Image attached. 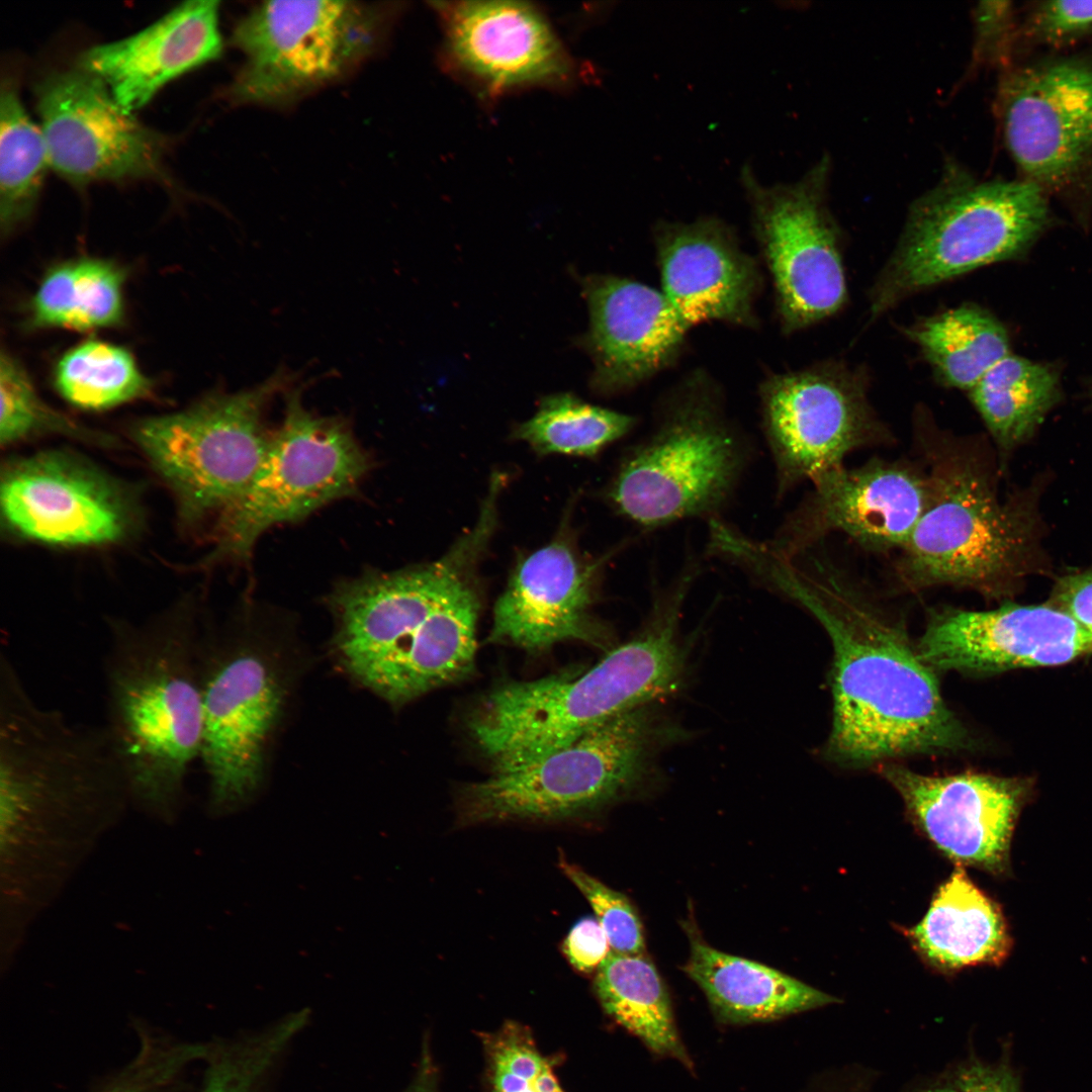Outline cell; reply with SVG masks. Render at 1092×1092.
Returning <instances> with one entry per match:
<instances>
[{
  "label": "cell",
  "mask_w": 1092,
  "mask_h": 1092,
  "mask_svg": "<svg viewBox=\"0 0 1092 1092\" xmlns=\"http://www.w3.org/2000/svg\"><path fill=\"white\" fill-rule=\"evenodd\" d=\"M915 435L927 475V499L894 565L897 585H949L987 597L1009 594L1025 574L1032 545L1026 508L1002 502L972 444L915 411Z\"/></svg>",
  "instance_id": "cell-5"
},
{
  "label": "cell",
  "mask_w": 1092,
  "mask_h": 1092,
  "mask_svg": "<svg viewBox=\"0 0 1092 1092\" xmlns=\"http://www.w3.org/2000/svg\"><path fill=\"white\" fill-rule=\"evenodd\" d=\"M759 398L779 499L852 451L892 438L869 400L864 372L841 361L771 374Z\"/></svg>",
  "instance_id": "cell-14"
},
{
  "label": "cell",
  "mask_w": 1092,
  "mask_h": 1092,
  "mask_svg": "<svg viewBox=\"0 0 1092 1092\" xmlns=\"http://www.w3.org/2000/svg\"><path fill=\"white\" fill-rule=\"evenodd\" d=\"M386 16L355 1H269L236 25L245 57L225 91L236 104H280L335 81L376 48Z\"/></svg>",
  "instance_id": "cell-13"
},
{
  "label": "cell",
  "mask_w": 1092,
  "mask_h": 1092,
  "mask_svg": "<svg viewBox=\"0 0 1092 1092\" xmlns=\"http://www.w3.org/2000/svg\"><path fill=\"white\" fill-rule=\"evenodd\" d=\"M997 113L1021 178L1082 223L1092 214V44L1003 70Z\"/></svg>",
  "instance_id": "cell-9"
},
{
  "label": "cell",
  "mask_w": 1092,
  "mask_h": 1092,
  "mask_svg": "<svg viewBox=\"0 0 1092 1092\" xmlns=\"http://www.w3.org/2000/svg\"><path fill=\"white\" fill-rule=\"evenodd\" d=\"M595 990L604 1010L653 1053L692 1070L678 1035L667 990L645 954L611 952L597 970Z\"/></svg>",
  "instance_id": "cell-30"
},
{
  "label": "cell",
  "mask_w": 1092,
  "mask_h": 1092,
  "mask_svg": "<svg viewBox=\"0 0 1092 1092\" xmlns=\"http://www.w3.org/2000/svg\"><path fill=\"white\" fill-rule=\"evenodd\" d=\"M1001 454L1029 439L1060 399L1058 373L1008 354L968 392Z\"/></svg>",
  "instance_id": "cell-31"
},
{
  "label": "cell",
  "mask_w": 1092,
  "mask_h": 1092,
  "mask_svg": "<svg viewBox=\"0 0 1092 1092\" xmlns=\"http://www.w3.org/2000/svg\"><path fill=\"white\" fill-rule=\"evenodd\" d=\"M581 285L589 311L581 342L594 363L596 392L634 388L679 354L689 331L660 289L603 274L585 276Z\"/></svg>",
  "instance_id": "cell-23"
},
{
  "label": "cell",
  "mask_w": 1092,
  "mask_h": 1092,
  "mask_svg": "<svg viewBox=\"0 0 1092 1092\" xmlns=\"http://www.w3.org/2000/svg\"><path fill=\"white\" fill-rule=\"evenodd\" d=\"M489 526L479 520L436 562L369 569L333 587L327 601L337 621L336 647L351 674L374 692H386L431 658L439 641L432 613L467 574Z\"/></svg>",
  "instance_id": "cell-11"
},
{
  "label": "cell",
  "mask_w": 1092,
  "mask_h": 1092,
  "mask_svg": "<svg viewBox=\"0 0 1092 1092\" xmlns=\"http://www.w3.org/2000/svg\"><path fill=\"white\" fill-rule=\"evenodd\" d=\"M688 594L679 583L656 589L639 633L580 674L513 681L488 693L467 726L493 770L544 756L622 714L677 692L689 658L679 638Z\"/></svg>",
  "instance_id": "cell-3"
},
{
  "label": "cell",
  "mask_w": 1092,
  "mask_h": 1092,
  "mask_svg": "<svg viewBox=\"0 0 1092 1092\" xmlns=\"http://www.w3.org/2000/svg\"><path fill=\"white\" fill-rule=\"evenodd\" d=\"M219 2L188 1L127 37L97 44L78 58L127 113L144 107L169 82L219 57Z\"/></svg>",
  "instance_id": "cell-25"
},
{
  "label": "cell",
  "mask_w": 1092,
  "mask_h": 1092,
  "mask_svg": "<svg viewBox=\"0 0 1092 1092\" xmlns=\"http://www.w3.org/2000/svg\"><path fill=\"white\" fill-rule=\"evenodd\" d=\"M825 170L818 166L796 183L774 186L760 183L749 166L741 171L753 233L787 334L836 314L848 297L841 237L824 201Z\"/></svg>",
  "instance_id": "cell-15"
},
{
  "label": "cell",
  "mask_w": 1092,
  "mask_h": 1092,
  "mask_svg": "<svg viewBox=\"0 0 1092 1092\" xmlns=\"http://www.w3.org/2000/svg\"><path fill=\"white\" fill-rule=\"evenodd\" d=\"M305 1025L293 1012L260 1031L209 1043L198 1092H268L283 1054Z\"/></svg>",
  "instance_id": "cell-36"
},
{
  "label": "cell",
  "mask_w": 1092,
  "mask_h": 1092,
  "mask_svg": "<svg viewBox=\"0 0 1092 1092\" xmlns=\"http://www.w3.org/2000/svg\"><path fill=\"white\" fill-rule=\"evenodd\" d=\"M960 1092H1021L1010 1067L973 1062L960 1068L952 1083Z\"/></svg>",
  "instance_id": "cell-44"
},
{
  "label": "cell",
  "mask_w": 1092,
  "mask_h": 1092,
  "mask_svg": "<svg viewBox=\"0 0 1092 1092\" xmlns=\"http://www.w3.org/2000/svg\"><path fill=\"white\" fill-rule=\"evenodd\" d=\"M753 575L808 610L830 638L829 758L862 766L973 746L905 629L841 568L823 557L805 567L764 552Z\"/></svg>",
  "instance_id": "cell-1"
},
{
  "label": "cell",
  "mask_w": 1092,
  "mask_h": 1092,
  "mask_svg": "<svg viewBox=\"0 0 1092 1092\" xmlns=\"http://www.w3.org/2000/svg\"><path fill=\"white\" fill-rule=\"evenodd\" d=\"M903 332L940 384L967 392L1010 354L1002 323L971 302L923 317Z\"/></svg>",
  "instance_id": "cell-29"
},
{
  "label": "cell",
  "mask_w": 1092,
  "mask_h": 1092,
  "mask_svg": "<svg viewBox=\"0 0 1092 1092\" xmlns=\"http://www.w3.org/2000/svg\"><path fill=\"white\" fill-rule=\"evenodd\" d=\"M922 1092H960L953 1084L930 1087Z\"/></svg>",
  "instance_id": "cell-46"
},
{
  "label": "cell",
  "mask_w": 1092,
  "mask_h": 1092,
  "mask_svg": "<svg viewBox=\"0 0 1092 1092\" xmlns=\"http://www.w3.org/2000/svg\"><path fill=\"white\" fill-rule=\"evenodd\" d=\"M688 930L690 956L682 970L722 1023L772 1021L837 1001L777 969L718 950Z\"/></svg>",
  "instance_id": "cell-27"
},
{
  "label": "cell",
  "mask_w": 1092,
  "mask_h": 1092,
  "mask_svg": "<svg viewBox=\"0 0 1092 1092\" xmlns=\"http://www.w3.org/2000/svg\"><path fill=\"white\" fill-rule=\"evenodd\" d=\"M599 565L556 540L524 559L496 601L489 640L542 651L566 640L599 643L589 608Z\"/></svg>",
  "instance_id": "cell-24"
},
{
  "label": "cell",
  "mask_w": 1092,
  "mask_h": 1092,
  "mask_svg": "<svg viewBox=\"0 0 1092 1092\" xmlns=\"http://www.w3.org/2000/svg\"><path fill=\"white\" fill-rule=\"evenodd\" d=\"M608 936L594 917L578 920L568 932L563 951L568 962L580 972L598 970L610 956Z\"/></svg>",
  "instance_id": "cell-42"
},
{
  "label": "cell",
  "mask_w": 1092,
  "mask_h": 1092,
  "mask_svg": "<svg viewBox=\"0 0 1092 1092\" xmlns=\"http://www.w3.org/2000/svg\"><path fill=\"white\" fill-rule=\"evenodd\" d=\"M636 424L631 415L557 393L541 400L536 414L517 428L516 436L543 454L590 457L626 436Z\"/></svg>",
  "instance_id": "cell-34"
},
{
  "label": "cell",
  "mask_w": 1092,
  "mask_h": 1092,
  "mask_svg": "<svg viewBox=\"0 0 1092 1092\" xmlns=\"http://www.w3.org/2000/svg\"><path fill=\"white\" fill-rule=\"evenodd\" d=\"M490 1092H564L531 1031L509 1021L482 1035Z\"/></svg>",
  "instance_id": "cell-37"
},
{
  "label": "cell",
  "mask_w": 1092,
  "mask_h": 1092,
  "mask_svg": "<svg viewBox=\"0 0 1092 1092\" xmlns=\"http://www.w3.org/2000/svg\"><path fill=\"white\" fill-rule=\"evenodd\" d=\"M441 8L455 61L495 88L554 81L570 70L547 20L526 3L465 1Z\"/></svg>",
  "instance_id": "cell-26"
},
{
  "label": "cell",
  "mask_w": 1092,
  "mask_h": 1092,
  "mask_svg": "<svg viewBox=\"0 0 1092 1092\" xmlns=\"http://www.w3.org/2000/svg\"><path fill=\"white\" fill-rule=\"evenodd\" d=\"M686 735L654 703L642 706L562 748L466 786L459 819L466 825L590 814L644 789L656 778L660 753Z\"/></svg>",
  "instance_id": "cell-8"
},
{
  "label": "cell",
  "mask_w": 1092,
  "mask_h": 1092,
  "mask_svg": "<svg viewBox=\"0 0 1092 1092\" xmlns=\"http://www.w3.org/2000/svg\"><path fill=\"white\" fill-rule=\"evenodd\" d=\"M559 866L592 906L612 952L645 954L643 926L630 900L576 864L561 858Z\"/></svg>",
  "instance_id": "cell-41"
},
{
  "label": "cell",
  "mask_w": 1092,
  "mask_h": 1092,
  "mask_svg": "<svg viewBox=\"0 0 1092 1092\" xmlns=\"http://www.w3.org/2000/svg\"><path fill=\"white\" fill-rule=\"evenodd\" d=\"M131 804L105 725L39 704L8 652L0 654V811L3 835L97 833Z\"/></svg>",
  "instance_id": "cell-4"
},
{
  "label": "cell",
  "mask_w": 1092,
  "mask_h": 1092,
  "mask_svg": "<svg viewBox=\"0 0 1092 1092\" xmlns=\"http://www.w3.org/2000/svg\"><path fill=\"white\" fill-rule=\"evenodd\" d=\"M54 381L61 395L86 410H105L145 396L150 380L124 348L88 340L58 361Z\"/></svg>",
  "instance_id": "cell-35"
},
{
  "label": "cell",
  "mask_w": 1092,
  "mask_h": 1092,
  "mask_svg": "<svg viewBox=\"0 0 1092 1092\" xmlns=\"http://www.w3.org/2000/svg\"><path fill=\"white\" fill-rule=\"evenodd\" d=\"M811 483L809 494L766 543L784 558L804 555L833 533L867 550L900 551L923 513L928 491L924 468L879 458L853 468L833 467Z\"/></svg>",
  "instance_id": "cell-17"
},
{
  "label": "cell",
  "mask_w": 1092,
  "mask_h": 1092,
  "mask_svg": "<svg viewBox=\"0 0 1092 1092\" xmlns=\"http://www.w3.org/2000/svg\"><path fill=\"white\" fill-rule=\"evenodd\" d=\"M653 236L660 290L688 331L707 322L757 325L760 270L731 226L716 217L660 221Z\"/></svg>",
  "instance_id": "cell-22"
},
{
  "label": "cell",
  "mask_w": 1092,
  "mask_h": 1092,
  "mask_svg": "<svg viewBox=\"0 0 1092 1092\" xmlns=\"http://www.w3.org/2000/svg\"><path fill=\"white\" fill-rule=\"evenodd\" d=\"M7 525L24 538L55 545H99L120 539L128 513L104 476L59 453L10 465L1 479Z\"/></svg>",
  "instance_id": "cell-21"
},
{
  "label": "cell",
  "mask_w": 1092,
  "mask_h": 1092,
  "mask_svg": "<svg viewBox=\"0 0 1092 1092\" xmlns=\"http://www.w3.org/2000/svg\"><path fill=\"white\" fill-rule=\"evenodd\" d=\"M917 650L934 670L989 674L1057 666L1092 654V631L1048 603L931 613Z\"/></svg>",
  "instance_id": "cell-19"
},
{
  "label": "cell",
  "mask_w": 1092,
  "mask_h": 1092,
  "mask_svg": "<svg viewBox=\"0 0 1092 1092\" xmlns=\"http://www.w3.org/2000/svg\"><path fill=\"white\" fill-rule=\"evenodd\" d=\"M1049 603L1092 631V564L1059 578Z\"/></svg>",
  "instance_id": "cell-43"
},
{
  "label": "cell",
  "mask_w": 1092,
  "mask_h": 1092,
  "mask_svg": "<svg viewBox=\"0 0 1092 1092\" xmlns=\"http://www.w3.org/2000/svg\"><path fill=\"white\" fill-rule=\"evenodd\" d=\"M905 933L922 960L942 972L999 965L1011 949L1000 907L961 866L940 885L922 920Z\"/></svg>",
  "instance_id": "cell-28"
},
{
  "label": "cell",
  "mask_w": 1092,
  "mask_h": 1092,
  "mask_svg": "<svg viewBox=\"0 0 1092 1092\" xmlns=\"http://www.w3.org/2000/svg\"><path fill=\"white\" fill-rule=\"evenodd\" d=\"M134 1057L96 1092H164L196 1062H203L209 1043L178 1040L139 1027Z\"/></svg>",
  "instance_id": "cell-38"
},
{
  "label": "cell",
  "mask_w": 1092,
  "mask_h": 1092,
  "mask_svg": "<svg viewBox=\"0 0 1092 1092\" xmlns=\"http://www.w3.org/2000/svg\"><path fill=\"white\" fill-rule=\"evenodd\" d=\"M284 404L282 422L256 473L218 516L208 561H248L265 531L356 493L371 468L348 423L310 412L300 387L284 393Z\"/></svg>",
  "instance_id": "cell-10"
},
{
  "label": "cell",
  "mask_w": 1092,
  "mask_h": 1092,
  "mask_svg": "<svg viewBox=\"0 0 1092 1092\" xmlns=\"http://www.w3.org/2000/svg\"><path fill=\"white\" fill-rule=\"evenodd\" d=\"M880 775L901 796L921 833L958 866L1002 874L1013 830L1026 801L1019 779L964 771L926 776L893 762Z\"/></svg>",
  "instance_id": "cell-20"
},
{
  "label": "cell",
  "mask_w": 1092,
  "mask_h": 1092,
  "mask_svg": "<svg viewBox=\"0 0 1092 1092\" xmlns=\"http://www.w3.org/2000/svg\"><path fill=\"white\" fill-rule=\"evenodd\" d=\"M105 727L124 765L131 804L175 820L203 740L202 641L194 605L141 624L108 622Z\"/></svg>",
  "instance_id": "cell-2"
},
{
  "label": "cell",
  "mask_w": 1092,
  "mask_h": 1092,
  "mask_svg": "<svg viewBox=\"0 0 1092 1092\" xmlns=\"http://www.w3.org/2000/svg\"><path fill=\"white\" fill-rule=\"evenodd\" d=\"M125 275L113 262L94 258L51 268L32 297L29 326L85 331L119 325Z\"/></svg>",
  "instance_id": "cell-32"
},
{
  "label": "cell",
  "mask_w": 1092,
  "mask_h": 1092,
  "mask_svg": "<svg viewBox=\"0 0 1092 1092\" xmlns=\"http://www.w3.org/2000/svg\"><path fill=\"white\" fill-rule=\"evenodd\" d=\"M281 368L232 393H215L186 411L139 422L134 438L176 493L186 518L220 515L244 492L268 449L266 413L294 384Z\"/></svg>",
  "instance_id": "cell-12"
},
{
  "label": "cell",
  "mask_w": 1092,
  "mask_h": 1092,
  "mask_svg": "<svg viewBox=\"0 0 1092 1092\" xmlns=\"http://www.w3.org/2000/svg\"><path fill=\"white\" fill-rule=\"evenodd\" d=\"M0 395L2 445L44 432L90 438L85 429L41 400L23 367L5 351L0 360Z\"/></svg>",
  "instance_id": "cell-40"
},
{
  "label": "cell",
  "mask_w": 1092,
  "mask_h": 1092,
  "mask_svg": "<svg viewBox=\"0 0 1092 1092\" xmlns=\"http://www.w3.org/2000/svg\"><path fill=\"white\" fill-rule=\"evenodd\" d=\"M50 167L39 124L25 110L16 81L6 76L0 93V226L10 234L32 213Z\"/></svg>",
  "instance_id": "cell-33"
},
{
  "label": "cell",
  "mask_w": 1092,
  "mask_h": 1092,
  "mask_svg": "<svg viewBox=\"0 0 1092 1092\" xmlns=\"http://www.w3.org/2000/svg\"><path fill=\"white\" fill-rule=\"evenodd\" d=\"M50 167L76 186L163 178L169 139L125 112L96 76L76 66L35 86Z\"/></svg>",
  "instance_id": "cell-16"
},
{
  "label": "cell",
  "mask_w": 1092,
  "mask_h": 1092,
  "mask_svg": "<svg viewBox=\"0 0 1092 1092\" xmlns=\"http://www.w3.org/2000/svg\"><path fill=\"white\" fill-rule=\"evenodd\" d=\"M1053 221L1051 199L1021 178L945 182L910 209L870 288L868 323L926 289L1019 258Z\"/></svg>",
  "instance_id": "cell-7"
},
{
  "label": "cell",
  "mask_w": 1092,
  "mask_h": 1092,
  "mask_svg": "<svg viewBox=\"0 0 1092 1092\" xmlns=\"http://www.w3.org/2000/svg\"><path fill=\"white\" fill-rule=\"evenodd\" d=\"M1092 1L1042 0L1020 7L1019 59L1090 46Z\"/></svg>",
  "instance_id": "cell-39"
},
{
  "label": "cell",
  "mask_w": 1092,
  "mask_h": 1092,
  "mask_svg": "<svg viewBox=\"0 0 1092 1092\" xmlns=\"http://www.w3.org/2000/svg\"><path fill=\"white\" fill-rule=\"evenodd\" d=\"M655 413L650 430L621 458L608 502L643 530L720 520L752 461L751 442L704 375L673 387Z\"/></svg>",
  "instance_id": "cell-6"
},
{
  "label": "cell",
  "mask_w": 1092,
  "mask_h": 1092,
  "mask_svg": "<svg viewBox=\"0 0 1092 1092\" xmlns=\"http://www.w3.org/2000/svg\"><path fill=\"white\" fill-rule=\"evenodd\" d=\"M203 740L208 809L229 814L244 805L262 779L267 738L283 693L269 662L248 649L214 653L202 641Z\"/></svg>",
  "instance_id": "cell-18"
},
{
  "label": "cell",
  "mask_w": 1092,
  "mask_h": 1092,
  "mask_svg": "<svg viewBox=\"0 0 1092 1092\" xmlns=\"http://www.w3.org/2000/svg\"><path fill=\"white\" fill-rule=\"evenodd\" d=\"M419 1069L411 1084L402 1092H439L437 1070L428 1050L423 1051Z\"/></svg>",
  "instance_id": "cell-45"
},
{
  "label": "cell",
  "mask_w": 1092,
  "mask_h": 1092,
  "mask_svg": "<svg viewBox=\"0 0 1092 1092\" xmlns=\"http://www.w3.org/2000/svg\"><path fill=\"white\" fill-rule=\"evenodd\" d=\"M1090 397H1091V399H1092V389H1091V392H1090Z\"/></svg>",
  "instance_id": "cell-47"
}]
</instances>
